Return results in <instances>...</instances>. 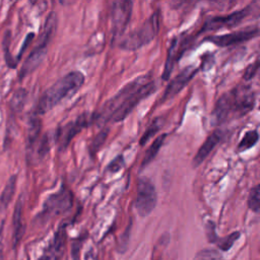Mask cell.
<instances>
[{"instance_id":"31","label":"cell","mask_w":260,"mask_h":260,"mask_svg":"<svg viewBox=\"0 0 260 260\" xmlns=\"http://www.w3.org/2000/svg\"><path fill=\"white\" fill-rule=\"evenodd\" d=\"M34 37H35V34H34V32H29V34L26 35L25 40H24V42L22 43V45H21V47H20V50L18 51V54H17V61H19V59L21 58V56H22L23 52L25 51V49L29 46V44H30V42L32 41Z\"/></svg>"},{"instance_id":"25","label":"cell","mask_w":260,"mask_h":260,"mask_svg":"<svg viewBox=\"0 0 260 260\" xmlns=\"http://www.w3.org/2000/svg\"><path fill=\"white\" fill-rule=\"evenodd\" d=\"M108 134H109V129H102L98 134L96 136L93 138L90 146H89V151H90V154L91 155H94L100 149L101 147L104 145L105 141L107 140V137H108Z\"/></svg>"},{"instance_id":"8","label":"cell","mask_w":260,"mask_h":260,"mask_svg":"<svg viewBox=\"0 0 260 260\" xmlns=\"http://www.w3.org/2000/svg\"><path fill=\"white\" fill-rule=\"evenodd\" d=\"M155 89H156V84L152 79L145 81L142 85H140L138 88H136L127 96V99L113 114L110 120L113 122L123 121L142 100L146 99L148 95L153 93Z\"/></svg>"},{"instance_id":"34","label":"cell","mask_w":260,"mask_h":260,"mask_svg":"<svg viewBox=\"0 0 260 260\" xmlns=\"http://www.w3.org/2000/svg\"><path fill=\"white\" fill-rule=\"evenodd\" d=\"M38 260H47V257H46V255H43V256L40 257Z\"/></svg>"},{"instance_id":"26","label":"cell","mask_w":260,"mask_h":260,"mask_svg":"<svg viewBox=\"0 0 260 260\" xmlns=\"http://www.w3.org/2000/svg\"><path fill=\"white\" fill-rule=\"evenodd\" d=\"M241 233L240 232H234L230 235H228L226 237L220 239L217 241V246L220 250L222 251H228L230 250V248H232V246L235 244V242L240 238Z\"/></svg>"},{"instance_id":"33","label":"cell","mask_w":260,"mask_h":260,"mask_svg":"<svg viewBox=\"0 0 260 260\" xmlns=\"http://www.w3.org/2000/svg\"><path fill=\"white\" fill-rule=\"evenodd\" d=\"M3 226L4 222L0 226V260H3Z\"/></svg>"},{"instance_id":"29","label":"cell","mask_w":260,"mask_h":260,"mask_svg":"<svg viewBox=\"0 0 260 260\" xmlns=\"http://www.w3.org/2000/svg\"><path fill=\"white\" fill-rule=\"evenodd\" d=\"M259 68H260V59L255 60L253 63H251V64L246 68V70H245V72H244V75H243V78H244L245 80H247V81L250 80V79H252V78L256 75V73L258 72Z\"/></svg>"},{"instance_id":"13","label":"cell","mask_w":260,"mask_h":260,"mask_svg":"<svg viewBox=\"0 0 260 260\" xmlns=\"http://www.w3.org/2000/svg\"><path fill=\"white\" fill-rule=\"evenodd\" d=\"M198 68L190 65L187 66L186 68H184L180 73H178L172 81H170V83L168 84L162 96H161V101H166L169 100L171 98H173L174 95H176L178 92L181 91V89L183 87H185L188 82L195 76V74L197 73Z\"/></svg>"},{"instance_id":"12","label":"cell","mask_w":260,"mask_h":260,"mask_svg":"<svg viewBox=\"0 0 260 260\" xmlns=\"http://www.w3.org/2000/svg\"><path fill=\"white\" fill-rule=\"evenodd\" d=\"M250 11V7H245L242 10H238L235 12H232L228 15H219V16H213L209 17L205 20L202 28V31H210L219 29L222 27H233L239 24L244 18L248 15Z\"/></svg>"},{"instance_id":"32","label":"cell","mask_w":260,"mask_h":260,"mask_svg":"<svg viewBox=\"0 0 260 260\" xmlns=\"http://www.w3.org/2000/svg\"><path fill=\"white\" fill-rule=\"evenodd\" d=\"M206 231H207L206 233H207V236L209 238V241L210 242H215L217 237L215 235V226H214V224L212 222H208L206 224Z\"/></svg>"},{"instance_id":"23","label":"cell","mask_w":260,"mask_h":260,"mask_svg":"<svg viewBox=\"0 0 260 260\" xmlns=\"http://www.w3.org/2000/svg\"><path fill=\"white\" fill-rule=\"evenodd\" d=\"M10 31H6L3 39V50H4V58L7 66L9 68H16L18 61L14 58L10 53Z\"/></svg>"},{"instance_id":"7","label":"cell","mask_w":260,"mask_h":260,"mask_svg":"<svg viewBox=\"0 0 260 260\" xmlns=\"http://www.w3.org/2000/svg\"><path fill=\"white\" fill-rule=\"evenodd\" d=\"M157 195L152 181L147 177H140L137 182V192L134 206L140 216H147L155 207Z\"/></svg>"},{"instance_id":"19","label":"cell","mask_w":260,"mask_h":260,"mask_svg":"<svg viewBox=\"0 0 260 260\" xmlns=\"http://www.w3.org/2000/svg\"><path fill=\"white\" fill-rule=\"evenodd\" d=\"M166 137H167V134H160L159 136H157L152 141V143L147 148V150L145 151V154H144V156L142 158V162H141V167L142 168L146 167L147 165H149L154 159V157L158 153V151H159V149H160V147H161Z\"/></svg>"},{"instance_id":"4","label":"cell","mask_w":260,"mask_h":260,"mask_svg":"<svg viewBox=\"0 0 260 260\" xmlns=\"http://www.w3.org/2000/svg\"><path fill=\"white\" fill-rule=\"evenodd\" d=\"M149 79H151L150 74H146L143 76H139L128 82L126 85H124L112 99L105 103L100 112L94 114V122L99 125L108 122L113 116V114L118 110V108L124 103L127 96Z\"/></svg>"},{"instance_id":"15","label":"cell","mask_w":260,"mask_h":260,"mask_svg":"<svg viewBox=\"0 0 260 260\" xmlns=\"http://www.w3.org/2000/svg\"><path fill=\"white\" fill-rule=\"evenodd\" d=\"M223 136L221 130H214L211 134L207 136L205 141L202 143L200 148L197 150L194 158H193V166L197 167L203 162V160L209 155V153L214 149V147L219 143Z\"/></svg>"},{"instance_id":"6","label":"cell","mask_w":260,"mask_h":260,"mask_svg":"<svg viewBox=\"0 0 260 260\" xmlns=\"http://www.w3.org/2000/svg\"><path fill=\"white\" fill-rule=\"evenodd\" d=\"M94 122V114L90 115L88 113H83L78 116L74 121H71L62 127L56 129L54 140L58 144V149L63 151L67 148L71 140L82 131V129L86 128L88 125Z\"/></svg>"},{"instance_id":"17","label":"cell","mask_w":260,"mask_h":260,"mask_svg":"<svg viewBox=\"0 0 260 260\" xmlns=\"http://www.w3.org/2000/svg\"><path fill=\"white\" fill-rule=\"evenodd\" d=\"M16 183H17V176L12 175L8 179L3 191L0 194V210L6 209L7 206L9 205V203L11 202V200L15 194Z\"/></svg>"},{"instance_id":"20","label":"cell","mask_w":260,"mask_h":260,"mask_svg":"<svg viewBox=\"0 0 260 260\" xmlns=\"http://www.w3.org/2000/svg\"><path fill=\"white\" fill-rule=\"evenodd\" d=\"M258 139H259L258 131L257 130H250V131H248L244 134L242 140L238 144V149L240 151L247 150V149L253 147L257 143Z\"/></svg>"},{"instance_id":"5","label":"cell","mask_w":260,"mask_h":260,"mask_svg":"<svg viewBox=\"0 0 260 260\" xmlns=\"http://www.w3.org/2000/svg\"><path fill=\"white\" fill-rule=\"evenodd\" d=\"M73 206V193L66 187L61 188L55 193L49 195L43 204L40 217L48 219L54 216L64 214Z\"/></svg>"},{"instance_id":"30","label":"cell","mask_w":260,"mask_h":260,"mask_svg":"<svg viewBox=\"0 0 260 260\" xmlns=\"http://www.w3.org/2000/svg\"><path fill=\"white\" fill-rule=\"evenodd\" d=\"M124 165H125V161H124L123 155H118L108 165L107 170L111 173H117L124 167Z\"/></svg>"},{"instance_id":"35","label":"cell","mask_w":260,"mask_h":260,"mask_svg":"<svg viewBox=\"0 0 260 260\" xmlns=\"http://www.w3.org/2000/svg\"><path fill=\"white\" fill-rule=\"evenodd\" d=\"M259 110H260V105H259Z\"/></svg>"},{"instance_id":"18","label":"cell","mask_w":260,"mask_h":260,"mask_svg":"<svg viewBox=\"0 0 260 260\" xmlns=\"http://www.w3.org/2000/svg\"><path fill=\"white\" fill-rule=\"evenodd\" d=\"M41 127H42L41 121L36 114V116L31 117L29 120V126L27 131V138H26V148L28 151L29 150L32 151L37 140L40 138Z\"/></svg>"},{"instance_id":"21","label":"cell","mask_w":260,"mask_h":260,"mask_svg":"<svg viewBox=\"0 0 260 260\" xmlns=\"http://www.w3.org/2000/svg\"><path fill=\"white\" fill-rule=\"evenodd\" d=\"M161 125H162V122H161L160 118L154 119V120L151 122V124L146 128V130L144 131V133L142 134V136H141V138H140V140H139V144H140L141 146L145 145V144L147 143V141H148L150 138H152V137L156 134V132L160 129Z\"/></svg>"},{"instance_id":"24","label":"cell","mask_w":260,"mask_h":260,"mask_svg":"<svg viewBox=\"0 0 260 260\" xmlns=\"http://www.w3.org/2000/svg\"><path fill=\"white\" fill-rule=\"evenodd\" d=\"M248 207L253 211L260 210V184L254 186L249 193L248 196Z\"/></svg>"},{"instance_id":"11","label":"cell","mask_w":260,"mask_h":260,"mask_svg":"<svg viewBox=\"0 0 260 260\" xmlns=\"http://www.w3.org/2000/svg\"><path fill=\"white\" fill-rule=\"evenodd\" d=\"M260 34V29L258 27H246L241 30L230 32L220 36H210L205 38V41L211 42L212 44L218 47H230L235 46L244 42H247Z\"/></svg>"},{"instance_id":"3","label":"cell","mask_w":260,"mask_h":260,"mask_svg":"<svg viewBox=\"0 0 260 260\" xmlns=\"http://www.w3.org/2000/svg\"><path fill=\"white\" fill-rule=\"evenodd\" d=\"M160 12L154 11L139 27L126 35L121 43L120 47L124 50H137L148 43H150L159 30Z\"/></svg>"},{"instance_id":"10","label":"cell","mask_w":260,"mask_h":260,"mask_svg":"<svg viewBox=\"0 0 260 260\" xmlns=\"http://www.w3.org/2000/svg\"><path fill=\"white\" fill-rule=\"evenodd\" d=\"M132 7V1H115L112 3L111 20L114 40L120 38L124 34L131 18Z\"/></svg>"},{"instance_id":"1","label":"cell","mask_w":260,"mask_h":260,"mask_svg":"<svg viewBox=\"0 0 260 260\" xmlns=\"http://www.w3.org/2000/svg\"><path fill=\"white\" fill-rule=\"evenodd\" d=\"M84 75L80 71H71L52 84L40 98L37 115H44L66 99L73 96L83 85Z\"/></svg>"},{"instance_id":"16","label":"cell","mask_w":260,"mask_h":260,"mask_svg":"<svg viewBox=\"0 0 260 260\" xmlns=\"http://www.w3.org/2000/svg\"><path fill=\"white\" fill-rule=\"evenodd\" d=\"M23 197L20 196L15 204L13 212V245H18L25 232V224L23 221Z\"/></svg>"},{"instance_id":"28","label":"cell","mask_w":260,"mask_h":260,"mask_svg":"<svg viewBox=\"0 0 260 260\" xmlns=\"http://www.w3.org/2000/svg\"><path fill=\"white\" fill-rule=\"evenodd\" d=\"M199 260H221L220 254L213 249H204L198 253Z\"/></svg>"},{"instance_id":"27","label":"cell","mask_w":260,"mask_h":260,"mask_svg":"<svg viewBox=\"0 0 260 260\" xmlns=\"http://www.w3.org/2000/svg\"><path fill=\"white\" fill-rule=\"evenodd\" d=\"M50 148H51V138H50V134L47 133L41 137V141L38 146V157L41 159L45 157L47 153L50 151Z\"/></svg>"},{"instance_id":"9","label":"cell","mask_w":260,"mask_h":260,"mask_svg":"<svg viewBox=\"0 0 260 260\" xmlns=\"http://www.w3.org/2000/svg\"><path fill=\"white\" fill-rule=\"evenodd\" d=\"M232 118H239L249 113L254 107V94L248 86L239 85L228 92Z\"/></svg>"},{"instance_id":"22","label":"cell","mask_w":260,"mask_h":260,"mask_svg":"<svg viewBox=\"0 0 260 260\" xmlns=\"http://www.w3.org/2000/svg\"><path fill=\"white\" fill-rule=\"evenodd\" d=\"M27 91L24 88H18L12 95L10 101V107L13 111L19 112L22 110L26 101Z\"/></svg>"},{"instance_id":"14","label":"cell","mask_w":260,"mask_h":260,"mask_svg":"<svg viewBox=\"0 0 260 260\" xmlns=\"http://www.w3.org/2000/svg\"><path fill=\"white\" fill-rule=\"evenodd\" d=\"M188 40H183L182 44L179 45V39L175 38L172 43L171 46L168 49V54H167V59H166V63H165V67H164V71H162V79L164 80H168L170 78V75L173 71L175 62L178 61L181 56L184 54V52L186 51V48L188 47Z\"/></svg>"},{"instance_id":"2","label":"cell","mask_w":260,"mask_h":260,"mask_svg":"<svg viewBox=\"0 0 260 260\" xmlns=\"http://www.w3.org/2000/svg\"><path fill=\"white\" fill-rule=\"evenodd\" d=\"M57 22H58V18H57L56 12L55 11L50 12L45 20L38 44L28 54L19 71L20 79L27 76L31 72H34L43 62L48 52V46L57 30Z\"/></svg>"}]
</instances>
